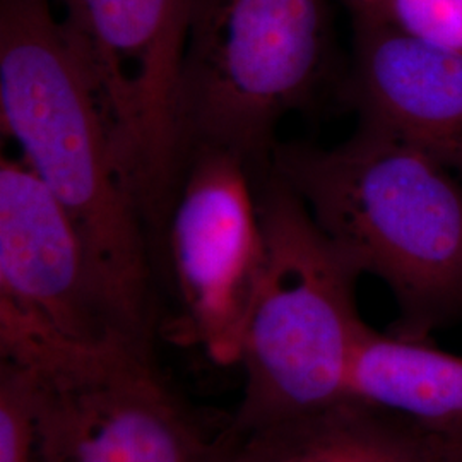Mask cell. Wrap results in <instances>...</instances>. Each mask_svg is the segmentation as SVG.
<instances>
[{"mask_svg": "<svg viewBox=\"0 0 462 462\" xmlns=\"http://www.w3.org/2000/svg\"><path fill=\"white\" fill-rule=\"evenodd\" d=\"M0 116L21 160L79 233L124 329L152 349L148 226L49 0H0Z\"/></svg>", "mask_w": 462, "mask_h": 462, "instance_id": "6da1fadb", "label": "cell"}, {"mask_svg": "<svg viewBox=\"0 0 462 462\" xmlns=\"http://www.w3.org/2000/svg\"><path fill=\"white\" fill-rule=\"evenodd\" d=\"M271 168L360 273L389 286L393 334L429 341L462 322V187L450 168L365 125L334 148L278 143Z\"/></svg>", "mask_w": 462, "mask_h": 462, "instance_id": "7a4b0ae2", "label": "cell"}, {"mask_svg": "<svg viewBox=\"0 0 462 462\" xmlns=\"http://www.w3.org/2000/svg\"><path fill=\"white\" fill-rule=\"evenodd\" d=\"M265 261L240 349L245 389L236 435L349 397V372L366 326L356 307L360 269L269 166L252 177Z\"/></svg>", "mask_w": 462, "mask_h": 462, "instance_id": "3957f363", "label": "cell"}, {"mask_svg": "<svg viewBox=\"0 0 462 462\" xmlns=\"http://www.w3.org/2000/svg\"><path fill=\"white\" fill-rule=\"evenodd\" d=\"M332 0H190L179 98L182 166L196 151L271 166L276 129L341 81Z\"/></svg>", "mask_w": 462, "mask_h": 462, "instance_id": "277c9868", "label": "cell"}, {"mask_svg": "<svg viewBox=\"0 0 462 462\" xmlns=\"http://www.w3.org/2000/svg\"><path fill=\"white\" fill-rule=\"evenodd\" d=\"M0 360L30 380L45 462H209L215 440L168 389L152 353L0 322Z\"/></svg>", "mask_w": 462, "mask_h": 462, "instance_id": "5b68a950", "label": "cell"}, {"mask_svg": "<svg viewBox=\"0 0 462 462\" xmlns=\"http://www.w3.org/2000/svg\"><path fill=\"white\" fill-rule=\"evenodd\" d=\"M67 42L110 134L149 233L160 235L182 171L179 98L190 0H60Z\"/></svg>", "mask_w": 462, "mask_h": 462, "instance_id": "8992f818", "label": "cell"}, {"mask_svg": "<svg viewBox=\"0 0 462 462\" xmlns=\"http://www.w3.org/2000/svg\"><path fill=\"white\" fill-rule=\"evenodd\" d=\"M163 233L175 297L166 337L219 366L238 365L265 261L250 168L225 151L189 154Z\"/></svg>", "mask_w": 462, "mask_h": 462, "instance_id": "52a82bcc", "label": "cell"}, {"mask_svg": "<svg viewBox=\"0 0 462 462\" xmlns=\"http://www.w3.org/2000/svg\"><path fill=\"white\" fill-rule=\"evenodd\" d=\"M0 320L83 346H141L124 329L74 225L23 160L0 162Z\"/></svg>", "mask_w": 462, "mask_h": 462, "instance_id": "ba28073f", "label": "cell"}, {"mask_svg": "<svg viewBox=\"0 0 462 462\" xmlns=\"http://www.w3.org/2000/svg\"><path fill=\"white\" fill-rule=\"evenodd\" d=\"M353 49L339 97L360 125L389 134L462 173V57L349 7Z\"/></svg>", "mask_w": 462, "mask_h": 462, "instance_id": "9c48e42d", "label": "cell"}, {"mask_svg": "<svg viewBox=\"0 0 462 462\" xmlns=\"http://www.w3.org/2000/svg\"><path fill=\"white\" fill-rule=\"evenodd\" d=\"M444 427L346 397L215 439L209 462H450Z\"/></svg>", "mask_w": 462, "mask_h": 462, "instance_id": "30bf717a", "label": "cell"}, {"mask_svg": "<svg viewBox=\"0 0 462 462\" xmlns=\"http://www.w3.org/2000/svg\"><path fill=\"white\" fill-rule=\"evenodd\" d=\"M349 397L435 427L462 423V356L368 328L349 372Z\"/></svg>", "mask_w": 462, "mask_h": 462, "instance_id": "8fae6325", "label": "cell"}, {"mask_svg": "<svg viewBox=\"0 0 462 462\" xmlns=\"http://www.w3.org/2000/svg\"><path fill=\"white\" fill-rule=\"evenodd\" d=\"M0 462H45L26 374L0 362Z\"/></svg>", "mask_w": 462, "mask_h": 462, "instance_id": "7c38bea8", "label": "cell"}, {"mask_svg": "<svg viewBox=\"0 0 462 462\" xmlns=\"http://www.w3.org/2000/svg\"><path fill=\"white\" fill-rule=\"evenodd\" d=\"M364 9L427 45L462 57V0H377Z\"/></svg>", "mask_w": 462, "mask_h": 462, "instance_id": "4fadbf2b", "label": "cell"}, {"mask_svg": "<svg viewBox=\"0 0 462 462\" xmlns=\"http://www.w3.org/2000/svg\"><path fill=\"white\" fill-rule=\"evenodd\" d=\"M446 429L450 442V462H462V423Z\"/></svg>", "mask_w": 462, "mask_h": 462, "instance_id": "5bb4252c", "label": "cell"}, {"mask_svg": "<svg viewBox=\"0 0 462 462\" xmlns=\"http://www.w3.org/2000/svg\"><path fill=\"white\" fill-rule=\"evenodd\" d=\"M377 0H345L347 7H365V5H372Z\"/></svg>", "mask_w": 462, "mask_h": 462, "instance_id": "9a60e30c", "label": "cell"}]
</instances>
